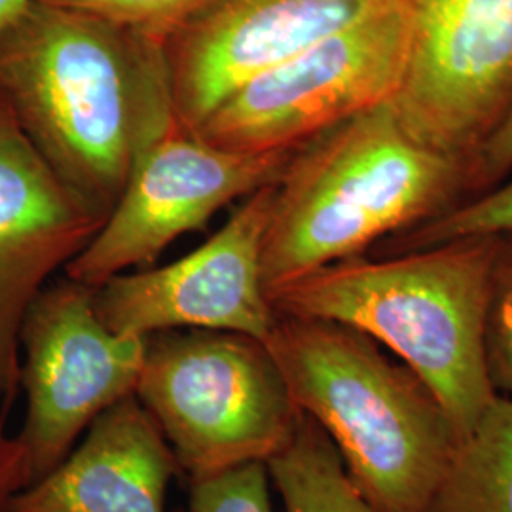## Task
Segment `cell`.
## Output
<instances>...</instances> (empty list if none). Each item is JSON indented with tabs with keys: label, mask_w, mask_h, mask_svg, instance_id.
Masks as SVG:
<instances>
[{
	"label": "cell",
	"mask_w": 512,
	"mask_h": 512,
	"mask_svg": "<svg viewBox=\"0 0 512 512\" xmlns=\"http://www.w3.org/2000/svg\"><path fill=\"white\" fill-rule=\"evenodd\" d=\"M0 99L105 220L143 150L177 124L164 40L42 0L0 31Z\"/></svg>",
	"instance_id": "6da1fadb"
},
{
	"label": "cell",
	"mask_w": 512,
	"mask_h": 512,
	"mask_svg": "<svg viewBox=\"0 0 512 512\" xmlns=\"http://www.w3.org/2000/svg\"><path fill=\"white\" fill-rule=\"evenodd\" d=\"M497 249L499 238H465L380 260L353 256L268 298L279 315L334 321L389 349L465 437L497 397L486 363Z\"/></svg>",
	"instance_id": "7a4b0ae2"
},
{
	"label": "cell",
	"mask_w": 512,
	"mask_h": 512,
	"mask_svg": "<svg viewBox=\"0 0 512 512\" xmlns=\"http://www.w3.org/2000/svg\"><path fill=\"white\" fill-rule=\"evenodd\" d=\"M467 162L418 143L391 101L302 148L275 184L262 247L266 294L361 256L459 203Z\"/></svg>",
	"instance_id": "3957f363"
},
{
	"label": "cell",
	"mask_w": 512,
	"mask_h": 512,
	"mask_svg": "<svg viewBox=\"0 0 512 512\" xmlns=\"http://www.w3.org/2000/svg\"><path fill=\"white\" fill-rule=\"evenodd\" d=\"M298 412L332 440L380 512H427L458 448L437 395L380 344L346 325L279 315L264 340Z\"/></svg>",
	"instance_id": "277c9868"
},
{
	"label": "cell",
	"mask_w": 512,
	"mask_h": 512,
	"mask_svg": "<svg viewBox=\"0 0 512 512\" xmlns=\"http://www.w3.org/2000/svg\"><path fill=\"white\" fill-rule=\"evenodd\" d=\"M135 395L188 480L268 463L300 414L266 344L228 330L148 334Z\"/></svg>",
	"instance_id": "5b68a950"
},
{
	"label": "cell",
	"mask_w": 512,
	"mask_h": 512,
	"mask_svg": "<svg viewBox=\"0 0 512 512\" xmlns=\"http://www.w3.org/2000/svg\"><path fill=\"white\" fill-rule=\"evenodd\" d=\"M408 54L403 0L255 74L194 129L215 147L294 158L349 118L393 101Z\"/></svg>",
	"instance_id": "8992f818"
},
{
	"label": "cell",
	"mask_w": 512,
	"mask_h": 512,
	"mask_svg": "<svg viewBox=\"0 0 512 512\" xmlns=\"http://www.w3.org/2000/svg\"><path fill=\"white\" fill-rule=\"evenodd\" d=\"M95 287L74 279L46 285L19 330V389L27 416L18 435L31 482L52 473L112 404L133 395L147 336L112 332L93 306Z\"/></svg>",
	"instance_id": "52a82bcc"
},
{
	"label": "cell",
	"mask_w": 512,
	"mask_h": 512,
	"mask_svg": "<svg viewBox=\"0 0 512 512\" xmlns=\"http://www.w3.org/2000/svg\"><path fill=\"white\" fill-rule=\"evenodd\" d=\"M408 54L393 109L425 147L469 160L512 109V0H403Z\"/></svg>",
	"instance_id": "ba28073f"
},
{
	"label": "cell",
	"mask_w": 512,
	"mask_h": 512,
	"mask_svg": "<svg viewBox=\"0 0 512 512\" xmlns=\"http://www.w3.org/2000/svg\"><path fill=\"white\" fill-rule=\"evenodd\" d=\"M291 160L215 147L177 122L143 150L109 219L63 268L65 277L99 287L129 268L152 266L222 207L277 184Z\"/></svg>",
	"instance_id": "9c48e42d"
},
{
	"label": "cell",
	"mask_w": 512,
	"mask_h": 512,
	"mask_svg": "<svg viewBox=\"0 0 512 512\" xmlns=\"http://www.w3.org/2000/svg\"><path fill=\"white\" fill-rule=\"evenodd\" d=\"M275 184L247 196L215 236L183 258L95 287L93 306L112 332L228 330L266 340L277 313L262 277Z\"/></svg>",
	"instance_id": "30bf717a"
},
{
	"label": "cell",
	"mask_w": 512,
	"mask_h": 512,
	"mask_svg": "<svg viewBox=\"0 0 512 512\" xmlns=\"http://www.w3.org/2000/svg\"><path fill=\"white\" fill-rule=\"evenodd\" d=\"M395 0H211L167 38L177 122L198 128L239 84Z\"/></svg>",
	"instance_id": "8fae6325"
},
{
	"label": "cell",
	"mask_w": 512,
	"mask_h": 512,
	"mask_svg": "<svg viewBox=\"0 0 512 512\" xmlns=\"http://www.w3.org/2000/svg\"><path fill=\"white\" fill-rule=\"evenodd\" d=\"M105 219L95 213L19 128L0 99V401L19 391V330L55 270L65 268Z\"/></svg>",
	"instance_id": "7c38bea8"
},
{
	"label": "cell",
	"mask_w": 512,
	"mask_h": 512,
	"mask_svg": "<svg viewBox=\"0 0 512 512\" xmlns=\"http://www.w3.org/2000/svg\"><path fill=\"white\" fill-rule=\"evenodd\" d=\"M179 473L162 429L133 393L101 412L84 442L19 490L6 512H165Z\"/></svg>",
	"instance_id": "4fadbf2b"
},
{
	"label": "cell",
	"mask_w": 512,
	"mask_h": 512,
	"mask_svg": "<svg viewBox=\"0 0 512 512\" xmlns=\"http://www.w3.org/2000/svg\"><path fill=\"white\" fill-rule=\"evenodd\" d=\"M427 512H512V399L494 403L459 440Z\"/></svg>",
	"instance_id": "5bb4252c"
},
{
	"label": "cell",
	"mask_w": 512,
	"mask_h": 512,
	"mask_svg": "<svg viewBox=\"0 0 512 512\" xmlns=\"http://www.w3.org/2000/svg\"><path fill=\"white\" fill-rule=\"evenodd\" d=\"M266 467L285 512H380L349 478L329 435L302 412Z\"/></svg>",
	"instance_id": "9a60e30c"
},
{
	"label": "cell",
	"mask_w": 512,
	"mask_h": 512,
	"mask_svg": "<svg viewBox=\"0 0 512 512\" xmlns=\"http://www.w3.org/2000/svg\"><path fill=\"white\" fill-rule=\"evenodd\" d=\"M512 236V179L501 181L476 194L467 202H459L433 219L393 236L385 249L391 255L420 251L452 239L503 238Z\"/></svg>",
	"instance_id": "2e32d148"
},
{
	"label": "cell",
	"mask_w": 512,
	"mask_h": 512,
	"mask_svg": "<svg viewBox=\"0 0 512 512\" xmlns=\"http://www.w3.org/2000/svg\"><path fill=\"white\" fill-rule=\"evenodd\" d=\"M188 512H274L266 463L190 480Z\"/></svg>",
	"instance_id": "e0dca14e"
},
{
	"label": "cell",
	"mask_w": 512,
	"mask_h": 512,
	"mask_svg": "<svg viewBox=\"0 0 512 512\" xmlns=\"http://www.w3.org/2000/svg\"><path fill=\"white\" fill-rule=\"evenodd\" d=\"M486 363L495 393L512 399V236L499 238L486 319Z\"/></svg>",
	"instance_id": "ac0fdd59"
},
{
	"label": "cell",
	"mask_w": 512,
	"mask_h": 512,
	"mask_svg": "<svg viewBox=\"0 0 512 512\" xmlns=\"http://www.w3.org/2000/svg\"><path fill=\"white\" fill-rule=\"evenodd\" d=\"M55 6L88 12L167 42L186 19L211 0H42Z\"/></svg>",
	"instance_id": "d6986e66"
},
{
	"label": "cell",
	"mask_w": 512,
	"mask_h": 512,
	"mask_svg": "<svg viewBox=\"0 0 512 512\" xmlns=\"http://www.w3.org/2000/svg\"><path fill=\"white\" fill-rule=\"evenodd\" d=\"M512 171V109L494 133L467 160V190L480 194L505 181Z\"/></svg>",
	"instance_id": "ffe728a7"
},
{
	"label": "cell",
	"mask_w": 512,
	"mask_h": 512,
	"mask_svg": "<svg viewBox=\"0 0 512 512\" xmlns=\"http://www.w3.org/2000/svg\"><path fill=\"white\" fill-rule=\"evenodd\" d=\"M10 408L0 410V512H6L10 499L29 486L31 469L27 452L18 435L8 433Z\"/></svg>",
	"instance_id": "44dd1931"
},
{
	"label": "cell",
	"mask_w": 512,
	"mask_h": 512,
	"mask_svg": "<svg viewBox=\"0 0 512 512\" xmlns=\"http://www.w3.org/2000/svg\"><path fill=\"white\" fill-rule=\"evenodd\" d=\"M27 0H0V31L2 27L14 18L19 12V8L25 4Z\"/></svg>",
	"instance_id": "7402d4cb"
}]
</instances>
